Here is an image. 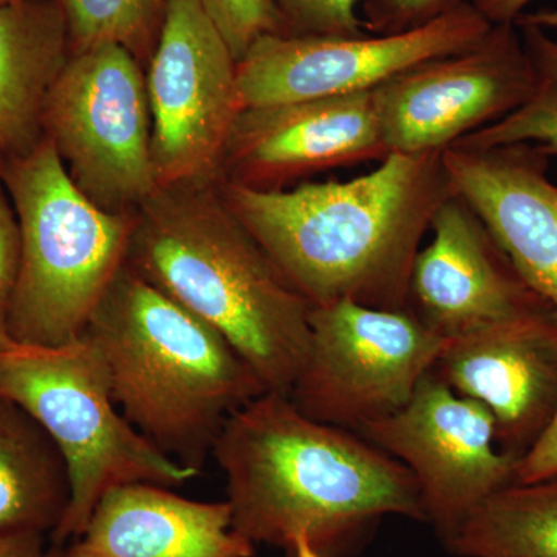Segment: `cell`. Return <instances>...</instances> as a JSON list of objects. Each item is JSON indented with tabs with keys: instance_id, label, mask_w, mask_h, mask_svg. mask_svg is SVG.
<instances>
[{
	"instance_id": "13",
	"label": "cell",
	"mask_w": 557,
	"mask_h": 557,
	"mask_svg": "<svg viewBox=\"0 0 557 557\" xmlns=\"http://www.w3.org/2000/svg\"><path fill=\"white\" fill-rule=\"evenodd\" d=\"M388 156L375 90L242 110L219 180L256 189L287 188L318 172Z\"/></svg>"
},
{
	"instance_id": "7",
	"label": "cell",
	"mask_w": 557,
	"mask_h": 557,
	"mask_svg": "<svg viewBox=\"0 0 557 557\" xmlns=\"http://www.w3.org/2000/svg\"><path fill=\"white\" fill-rule=\"evenodd\" d=\"M42 129L76 188L98 208L135 212L159 188L145 72L123 46L70 53Z\"/></svg>"
},
{
	"instance_id": "22",
	"label": "cell",
	"mask_w": 557,
	"mask_h": 557,
	"mask_svg": "<svg viewBox=\"0 0 557 557\" xmlns=\"http://www.w3.org/2000/svg\"><path fill=\"white\" fill-rule=\"evenodd\" d=\"M67 22L70 49L119 44L139 62L152 57L163 22L161 0H58Z\"/></svg>"
},
{
	"instance_id": "24",
	"label": "cell",
	"mask_w": 557,
	"mask_h": 557,
	"mask_svg": "<svg viewBox=\"0 0 557 557\" xmlns=\"http://www.w3.org/2000/svg\"><path fill=\"white\" fill-rule=\"evenodd\" d=\"M209 20L239 62L256 40L281 33L274 0H200Z\"/></svg>"
},
{
	"instance_id": "6",
	"label": "cell",
	"mask_w": 557,
	"mask_h": 557,
	"mask_svg": "<svg viewBox=\"0 0 557 557\" xmlns=\"http://www.w3.org/2000/svg\"><path fill=\"white\" fill-rule=\"evenodd\" d=\"M0 395L16 401L53 438L67 461L70 504L51 544L81 536L110 487H178L200 472L161 453L123 416L100 351L86 333L57 347L14 343L0 350Z\"/></svg>"
},
{
	"instance_id": "27",
	"label": "cell",
	"mask_w": 557,
	"mask_h": 557,
	"mask_svg": "<svg viewBox=\"0 0 557 557\" xmlns=\"http://www.w3.org/2000/svg\"><path fill=\"white\" fill-rule=\"evenodd\" d=\"M557 479V410L534 445L519 458L516 483Z\"/></svg>"
},
{
	"instance_id": "25",
	"label": "cell",
	"mask_w": 557,
	"mask_h": 557,
	"mask_svg": "<svg viewBox=\"0 0 557 557\" xmlns=\"http://www.w3.org/2000/svg\"><path fill=\"white\" fill-rule=\"evenodd\" d=\"M468 0H366L361 10L370 35L413 30L449 13Z\"/></svg>"
},
{
	"instance_id": "9",
	"label": "cell",
	"mask_w": 557,
	"mask_h": 557,
	"mask_svg": "<svg viewBox=\"0 0 557 557\" xmlns=\"http://www.w3.org/2000/svg\"><path fill=\"white\" fill-rule=\"evenodd\" d=\"M145 78L159 188L219 180L244 109L236 58L200 0H166Z\"/></svg>"
},
{
	"instance_id": "30",
	"label": "cell",
	"mask_w": 557,
	"mask_h": 557,
	"mask_svg": "<svg viewBox=\"0 0 557 557\" xmlns=\"http://www.w3.org/2000/svg\"><path fill=\"white\" fill-rule=\"evenodd\" d=\"M516 22H527V24L537 25V27L545 28V30L557 32V10H542L536 11V13H523L520 14Z\"/></svg>"
},
{
	"instance_id": "3",
	"label": "cell",
	"mask_w": 557,
	"mask_h": 557,
	"mask_svg": "<svg viewBox=\"0 0 557 557\" xmlns=\"http://www.w3.org/2000/svg\"><path fill=\"white\" fill-rule=\"evenodd\" d=\"M126 265L218 330L269 392L289 395L310 346L293 288L214 182L157 188L135 211Z\"/></svg>"
},
{
	"instance_id": "20",
	"label": "cell",
	"mask_w": 557,
	"mask_h": 557,
	"mask_svg": "<svg viewBox=\"0 0 557 557\" xmlns=\"http://www.w3.org/2000/svg\"><path fill=\"white\" fill-rule=\"evenodd\" d=\"M445 545L460 557H557V479L504 487Z\"/></svg>"
},
{
	"instance_id": "11",
	"label": "cell",
	"mask_w": 557,
	"mask_h": 557,
	"mask_svg": "<svg viewBox=\"0 0 557 557\" xmlns=\"http://www.w3.org/2000/svg\"><path fill=\"white\" fill-rule=\"evenodd\" d=\"M357 434L409 469L426 522L443 542L487 498L516 483L519 458L498 446L490 410L457 394L434 370L405 408Z\"/></svg>"
},
{
	"instance_id": "21",
	"label": "cell",
	"mask_w": 557,
	"mask_h": 557,
	"mask_svg": "<svg viewBox=\"0 0 557 557\" xmlns=\"http://www.w3.org/2000/svg\"><path fill=\"white\" fill-rule=\"evenodd\" d=\"M516 27L533 67V89L515 112L454 146L533 145L548 157L557 156V32L552 35L527 22H516Z\"/></svg>"
},
{
	"instance_id": "17",
	"label": "cell",
	"mask_w": 557,
	"mask_h": 557,
	"mask_svg": "<svg viewBox=\"0 0 557 557\" xmlns=\"http://www.w3.org/2000/svg\"><path fill=\"white\" fill-rule=\"evenodd\" d=\"M172 487L126 483L98 500L65 557H252L228 502H199Z\"/></svg>"
},
{
	"instance_id": "33",
	"label": "cell",
	"mask_w": 557,
	"mask_h": 557,
	"mask_svg": "<svg viewBox=\"0 0 557 557\" xmlns=\"http://www.w3.org/2000/svg\"><path fill=\"white\" fill-rule=\"evenodd\" d=\"M13 2H20V0H0V5H3V3H13Z\"/></svg>"
},
{
	"instance_id": "31",
	"label": "cell",
	"mask_w": 557,
	"mask_h": 557,
	"mask_svg": "<svg viewBox=\"0 0 557 557\" xmlns=\"http://www.w3.org/2000/svg\"><path fill=\"white\" fill-rule=\"evenodd\" d=\"M293 553H295V557H324L321 555L319 549L313 547V544L306 537H298L292 544Z\"/></svg>"
},
{
	"instance_id": "14",
	"label": "cell",
	"mask_w": 557,
	"mask_h": 557,
	"mask_svg": "<svg viewBox=\"0 0 557 557\" xmlns=\"http://www.w3.org/2000/svg\"><path fill=\"white\" fill-rule=\"evenodd\" d=\"M418 251L409 309L445 341L553 310L516 273L485 223L454 193Z\"/></svg>"
},
{
	"instance_id": "8",
	"label": "cell",
	"mask_w": 557,
	"mask_h": 557,
	"mask_svg": "<svg viewBox=\"0 0 557 557\" xmlns=\"http://www.w3.org/2000/svg\"><path fill=\"white\" fill-rule=\"evenodd\" d=\"M445 344L410 309L311 307L309 354L288 397L307 417L358 432L408 405Z\"/></svg>"
},
{
	"instance_id": "2",
	"label": "cell",
	"mask_w": 557,
	"mask_h": 557,
	"mask_svg": "<svg viewBox=\"0 0 557 557\" xmlns=\"http://www.w3.org/2000/svg\"><path fill=\"white\" fill-rule=\"evenodd\" d=\"M212 457L226 478L233 528L255 545L292 548L306 537L322 555L384 516L426 522L405 465L357 432L307 417L278 392L231 413Z\"/></svg>"
},
{
	"instance_id": "23",
	"label": "cell",
	"mask_w": 557,
	"mask_h": 557,
	"mask_svg": "<svg viewBox=\"0 0 557 557\" xmlns=\"http://www.w3.org/2000/svg\"><path fill=\"white\" fill-rule=\"evenodd\" d=\"M366 0H274L281 33L289 36H361Z\"/></svg>"
},
{
	"instance_id": "26",
	"label": "cell",
	"mask_w": 557,
	"mask_h": 557,
	"mask_svg": "<svg viewBox=\"0 0 557 557\" xmlns=\"http://www.w3.org/2000/svg\"><path fill=\"white\" fill-rule=\"evenodd\" d=\"M20 267V223L9 193L0 180V350L14 344L9 332V318Z\"/></svg>"
},
{
	"instance_id": "32",
	"label": "cell",
	"mask_w": 557,
	"mask_h": 557,
	"mask_svg": "<svg viewBox=\"0 0 557 557\" xmlns=\"http://www.w3.org/2000/svg\"><path fill=\"white\" fill-rule=\"evenodd\" d=\"M7 159L3 157V153L0 152V177H2V172L5 170Z\"/></svg>"
},
{
	"instance_id": "29",
	"label": "cell",
	"mask_w": 557,
	"mask_h": 557,
	"mask_svg": "<svg viewBox=\"0 0 557 557\" xmlns=\"http://www.w3.org/2000/svg\"><path fill=\"white\" fill-rule=\"evenodd\" d=\"M531 2L533 0H471L474 9L493 25L515 24Z\"/></svg>"
},
{
	"instance_id": "1",
	"label": "cell",
	"mask_w": 557,
	"mask_h": 557,
	"mask_svg": "<svg viewBox=\"0 0 557 557\" xmlns=\"http://www.w3.org/2000/svg\"><path fill=\"white\" fill-rule=\"evenodd\" d=\"M220 197L311 307L351 300L409 309L424 234L454 196L443 153H388L350 180L256 189L218 180Z\"/></svg>"
},
{
	"instance_id": "15",
	"label": "cell",
	"mask_w": 557,
	"mask_h": 557,
	"mask_svg": "<svg viewBox=\"0 0 557 557\" xmlns=\"http://www.w3.org/2000/svg\"><path fill=\"white\" fill-rule=\"evenodd\" d=\"M435 373L490 410L497 443L520 458L557 410V313L531 317L446 341Z\"/></svg>"
},
{
	"instance_id": "4",
	"label": "cell",
	"mask_w": 557,
	"mask_h": 557,
	"mask_svg": "<svg viewBox=\"0 0 557 557\" xmlns=\"http://www.w3.org/2000/svg\"><path fill=\"white\" fill-rule=\"evenodd\" d=\"M84 333L100 351L113 399L132 426L199 472L231 413L269 392L218 330L126 263Z\"/></svg>"
},
{
	"instance_id": "19",
	"label": "cell",
	"mask_w": 557,
	"mask_h": 557,
	"mask_svg": "<svg viewBox=\"0 0 557 557\" xmlns=\"http://www.w3.org/2000/svg\"><path fill=\"white\" fill-rule=\"evenodd\" d=\"M67 461L22 406L0 395V537L51 536L70 504Z\"/></svg>"
},
{
	"instance_id": "10",
	"label": "cell",
	"mask_w": 557,
	"mask_h": 557,
	"mask_svg": "<svg viewBox=\"0 0 557 557\" xmlns=\"http://www.w3.org/2000/svg\"><path fill=\"white\" fill-rule=\"evenodd\" d=\"M491 28L468 0L395 35L262 36L237 62L242 109L376 90L421 62L474 46Z\"/></svg>"
},
{
	"instance_id": "16",
	"label": "cell",
	"mask_w": 557,
	"mask_h": 557,
	"mask_svg": "<svg viewBox=\"0 0 557 557\" xmlns=\"http://www.w3.org/2000/svg\"><path fill=\"white\" fill-rule=\"evenodd\" d=\"M454 193L485 223L528 287L557 313V185L533 145L453 146L443 152Z\"/></svg>"
},
{
	"instance_id": "18",
	"label": "cell",
	"mask_w": 557,
	"mask_h": 557,
	"mask_svg": "<svg viewBox=\"0 0 557 557\" xmlns=\"http://www.w3.org/2000/svg\"><path fill=\"white\" fill-rule=\"evenodd\" d=\"M67 22L58 0L0 5V152H33L44 139L42 116L67 64Z\"/></svg>"
},
{
	"instance_id": "5",
	"label": "cell",
	"mask_w": 557,
	"mask_h": 557,
	"mask_svg": "<svg viewBox=\"0 0 557 557\" xmlns=\"http://www.w3.org/2000/svg\"><path fill=\"white\" fill-rule=\"evenodd\" d=\"M0 180L21 233L11 339L62 346L83 335L126 263L135 212L115 214L87 199L46 138L28 156L7 160Z\"/></svg>"
},
{
	"instance_id": "12",
	"label": "cell",
	"mask_w": 557,
	"mask_h": 557,
	"mask_svg": "<svg viewBox=\"0 0 557 557\" xmlns=\"http://www.w3.org/2000/svg\"><path fill=\"white\" fill-rule=\"evenodd\" d=\"M533 67L516 24L406 70L375 90L388 153H443L525 102Z\"/></svg>"
},
{
	"instance_id": "28",
	"label": "cell",
	"mask_w": 557,
	"mask_h": 557,
	"mask_svg": "<svg viewBox=\"0 0 557 557\" xmlns=\"http://www.w3.org/2000/svg\"><path fill=\"white\" fill-rule=\"evenodd\" d=\"M46 537L40 534L0 537V557H65L60 547H47Z\"/></svg>"
}]
</instances>
